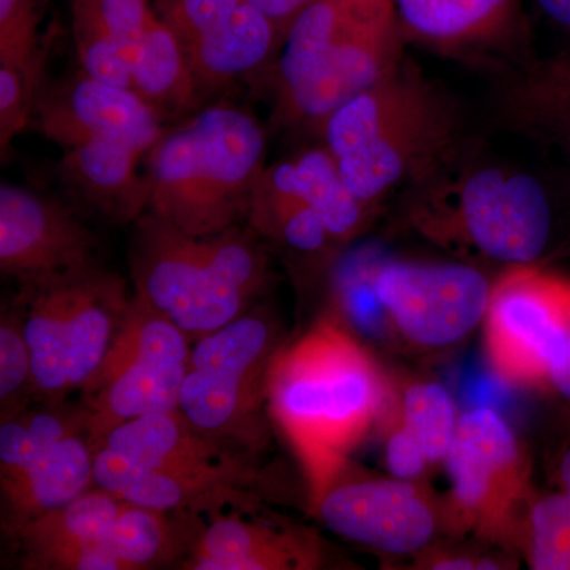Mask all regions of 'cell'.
<instances>
[{
	"mask_svg": "<svg viewBox=\"0 0 570 570\" xmlns=\"http://www.w3.org/2000/svg\"><path fill=\"white\" fill-rule=\"evenodd\" d=\"M32 393V360L26 337L24 313H2L0 321V400L2 422L11 407L20 409V397Z\"/></svg>",
	"mask_w": 570,
	"mask_h": 570,
	"instance_id": "obj_32",
	"label": "cell"
},
{
	"mask_svg": "<svg viewBox=\"0 0 570 570\" xmlns=\"http://www.w3.org/2000/svg\"><path fill=\"white\" fill-rule=\"evenodd\" d=\"M534 2L553 24L570 33V0H534Z\"/></svg>",
	"mask_w": 570,
	"mask_h": 570,
	"instance_id": "obj_37",
	"label": "cell"
},
{
	"mask_svg": "<svg viewBox=\"0 0 570 570\" xmlns=\"http://www.w3.org/2000/svg\"><path fill=\"white\" fill-rule=\"evenodd\" d=\"M137 220L135 292L187 336L198 340L245 316L264 291L265 254L238 228L194 236L153 213Z\"/></svg>",
	"mask_w": 570,
	"mask_h": 570,
	"instance_id": "obj_6",
	"label": "cell"
},
{
	"mask_svg": "<svg viewBox=\"0 0 570 570\" xmlns=\"http://www.w3.org/2000/svg\"><path fill=\"white\" fill-rule=\"evenodd\" d=\"M92 460L88 433L71 434L24 471L0 479L9 530L14 534L29 521L94 489Z\"/></svg>",
	"mask_w": 570,
	"mask_h": 570,
	"instance_id": "obj_19",
	"label": "cell"
},
{
	"mask_svg": "<svg viewBox=\"0 0 570 570\" xmlns=\"http://www.w3.org/2000/svg\"><path fill=\"white\" fill-rule=\"evenodd\" d=\"M411 189V223L455 253L531 265L553 238L549 190L527 171L463 160L459 154Z\"/></svg>",
	"mask_w": 570,
	"mask_h": 570,
	"instance_id": "obj_4",
	"label": "cell"
},
{
	"mask_svg": "<svg viewBox=\"0 0 570 570\" xmlns=\"http://www.w3.org/2000/svg\"><path fill=\"white\" fill-rule=\"evenodd\" d=\"M264 160L265 134L254 116L228 105L206 108L149 151V208L186 234H220L249 213Z\"/></svg>",
	"mask_w": 570,
	"mask_h": 570,
	"instance_id": "obj_5",
	"label": "cell"
},
{
	"mask_svg": "<svg viewBox=\"0 0 570 570\" xmlns=\"http://www.w3.org/2000/svg\"><path fill=\"white\" fill-rule=\"evenodd\" d=\"M428 461L417 439L412 436L406 426L401 425L389 439L387 466L393 478L414 480L425 471Z\"/></svg>",
	"mask_w": 570,
	"mask_h": 570,
	"instance_id": "obj_36",
	"label": "cell"
},
{
	"mask_svg": "<svg viewBox=\"0 0 570 570\" xmlns=\"http://www.w3.org/2000/svg\"><path fill=\"white\" fill-rule=\"evenodd\" d=\"M459 419L449 390L436 382L411 385L404 393L403 426L417 439L430 463L448 459Z\"/></svg>",
	"mask_w": 570,
	"mask_h": 570,
	"instance_id": "obj_29",
	"label": "cell"
},
{
	"mask_svg": "<svg viewBox=\"0 0 570 570\" xmlns=\"http://www.w3.org/2000/svg\"><path fill=\"white\" fill-rule=\"evenodd\" d=\"M374 294L401 335L422 347L463 340L485 318L491 284L466 264L385 261L374 266Z\"/></svg>",
	"mask_w": 570,
	"mask_h": 570,
	"instance_id": "obj_10",
	"label": "cell"
},
{
	"mask_svg": "<svg viewBox=\"0 0 570 570\" xmlns=\"http://www.w3.org/2000/svg\"><path fill=\"white\" fill-rule=\"evenodd\" d=\"M404 36L444 51L487 48L515 22L517 0H395Z\"/></svg>",
	"mask_w": 570,
	"mask_h": 570,
	"instance_id": "obj_20",
	"label": "cell"
},
{
	"mask_svg": "<svg viewBox=\"0 0 570 570\" xmlns=\"http://www.w3.org/2000/svg\"><path fill=\"white\" fill-rule=\"evenodd\" d=\"M62 149L63 175L108 216L129 223L148 208L151 184L138 175L146 154L140 148L116 138L82 137Z\"/></svg>",
	"mask_w": 570,
	"mask_h": 570,
	"instance_id": "obj_16",
	"label": "cell"
},
{
	"mask_svg": "<svg viewBox=\"0 0 570 570\" xmlns=\"http://www.w3.org/2000/svg\"><path fill=\"white\" fill-rule=\"evenodd\" d=\"M132 62L146 29L156 20L149 0H86Z\"/></svg>",
	"mask_w": 570,
	"mask_h": 570,
	"instance_id": "obj_34",
	"label": "cell"
},
{
	"mask_svg": "<svg viewBox=\"0 0 570 570\" xmlns=\"http://www.w3.org/2000/svg\"><path fill=\"white\" fill-rule=\"evenodd\" d=\"M73 277L29 287L32 294L24 311V328L31 348L32 393L48 403H61L70 393L67 311Z\"/></svg>",
	"mask_w": 570,
	"mask_h": 570,
	"instance_id": "obj_25",
	"label": "cell"
},
{
	"mask_svg": "<svg viewBox=\"0 0 570 570\" xmlns=\"http://www.w3.org/2000/svg\"><path fill=\"white\" fill-rule=\"evenodd\" d=\"M40 127L56 145L82 137L130 142L149 154L164 135L163 119L134 89L82 73L39 104Z\"/></svg>",
	"mask_w": 570,
	"mask_h": 570,
	"instance_id": "obj_14",
	"label": "cell"
},
{
	"mask_svg": "<svg viewBox=\"0 0 570 570\" xmlns=\"http://www.w3.org/2000/svg\"><path fill=\"white\" fill-rule=\"evenodd\" d=\"M431 569L441 570H472V569H499L491 561L471 560L468 557H452V554H444V557H436L430 561Z\"/></svg>",
	"mask_w": 570,
	"mask_h": 570,
	"instance_id": "obj_38",
	"label": "cell"
},
{
	"mask_svg": "<svg viewBox=\"0 0 570 570\" xmlns=\"http://www.w3.org/2000/svg\"><path fill=\"white\" fill-rule=\"evenodd\" d=\"M330 531L387 553L423 550L436 532L433 505L411 482L366 479L333 483L317 502Z\"/></svg>",
	"mask_w": 570,
	"mask_h": 570,
	"instance_id": "obj_13",
	"label": "cell"
},
{
	"mask_svg": "<svg viewBox=\"0 0 570 570\" xmlns=\"http://www.w3.org/2000/svg\"><path fill=\"white\" fill-rule=\"evenodd\" d=\"M247 2L253 3V2H254V0H247Z\"/></svg>",
	"mask_w": 570,
	"mask_h": 570,
	"instance_id": "obj_42",
	"label": "cell"
},
{
	"mask_svg": "<svg viewBox=\"0 0 570 570\" xmlns=\"http://www.w3.org/2000/svg\"><path fill=\"white\" fill-rule=\"evenodd\" d=\"M132 89L160 119L193 107L198 86L181 41L159 17L146 29L132 62Z\"/></svg>",
	"mask_w": 570,
	"mask_h": 570,
	"instance_id": "obj_26",
	"label": "cell"
},
{
	"mask_svg": "<svg viewBox=\"0 0 570 570\" xmlns=\"http://www.w3.org/2000/svg\"><path fill=\"white\" fill-rule=\"evenodd\" d=\"M550 382L553 384V387L560 392V395L566 397L570 403V336L568 346H566L564 352H562L560 362L553 367Z\"/></svg>",
	"mask_w": 570,
	"mask_h": 570,
	"instance_id": "obj_39",
	"label": "cell"
},
{
	"mask_svg": "<svg viewBox=\"0 0 570 570\" xmlns=\"http://www.w3.org/2000/svg\"><path fill=\"white\" fill-rule=\"evenodd\" d=\"M96 238L61 204L2 183L0 186V272L36 285L92 269Z\"/></svg>",
	"mask_w": 570,
	"mask_h": 570,
	"instance_id": "obj_11",
	"label": "cell"
},
{
	"mask_svg": "<svg viewBox=\"0 0 570 570\" xmlns=\"http://www.w3.org/2000/svg\"><path fill=\"white\" fill-rule=\"evenodd\" d=\"M558 483H560V490L568 491L570 493V439L568 445H566L564 452H562L560 463H558Z\"/></svg>",
	"mask_w": 570,
	"mask_h": 570,
	"instance_id": "obj_40",
	"label": "cell"
},
{
	"mask_svg": "<svg viewBox=\"0 0 570 570\" xmlns=\"http://www.w3.org/2000/svg\"><path fill=\"white\" fill-rule=\"evenodd\" d=\"M86 423L85 407L66 411L61 403L6 420L0 426V479L24 471L62 439L88 433Z\"/></svg>",
	"mask_w": 570,
	"mask_h": 570,
	"instance_id": "obj_28",
	"label": "cell"
},
{
	"mask_svg": "<svg viewBox=\"0 0 570 570\" xmlns=\"http://www.w3.org/2000/svg\"><path fill=\"white\" fill-rule=\"evenodd\" d=\"M142 508L122 501L107 543L126 570L164 564L183 553L184 513Z\"/></svg>",
	"mask_w": 570,
	"mask_h": 570,
	"instance_id": "obj_27",
	"label": "cell"
},
{
	"mask_svg": "<svg viewBox=\"0 0 570 570\" xmlns=\"http://www.w3.org/2000/svg\"><path fill=\"white\" fill-rule=\"evenodd\" d=\"M121 505V499L94 487L69 504L29 521L14 532L24 550V568L59 570L75 551L105 542Z\"/></svg>",
	"mask_w": 570,
	"mask_h": 570,
	"instance_id": "obj_23",
	"label": "cell"
},
{
	"mask_svg": "<svg viewBox=\"0 0 570 570\" xmlns=\"http://www.w3.org/2000/svg\"><path fill=\"white\" fill-rule=\"evenodd\" d=\"M569 197H570V181H569Z\"/></svg>",
	"mask_w": 570,
	"mask_h": 570,
	"instance_id": "obj_43",
	"label": "cell"
},
{
	"mask_svg": "<svg viewBox=\"0 0 570 570\" xmlns=\"http://www.w3.org/2000/svg\"><path fill=\"white\" fill-rule=\"evenodd\" d=\"M243 2L245 0H156V13L187 50L223 28Z\"/></svg>",
	"mask_w": 570,
	"mask_h": 570,
	"instance_id": "obj_33",
	"label": "cell"
},
{
	"mask_svg": "<svg viewBox=\"0 0 570 570\" xmlns=\"http://www.w3.org/2000/svg\"><path fill=\"white\" fill-rule=\"evenodd\" d=\"M277 41L283 37L276 26L245 0L223 28L184 51L198 88H209L261 67Z\"/></svg>",
	"mask_w": 570,
	"mask_h": 570,
	"instance_id": "obj_24",
	"label": "cell"
},
{
	"mask_svg": "<svg viewBox=\"0 0 570 570\" xmlns=\"http://www.w3.org/2000/svg\"><path fill=\"white\" fill-rule=\"evenodd\" d=\"M272 326L261 316H242L198 337L179 395V411L209 436L249 445L255 414L266 400V377L275 356Z\"/></svg>",
	"mask_w": 570,
	"mask_h": 570,
	"instance_id": "obj_8",
	"label": "cell"
},
{
	"mask_svg": "<svg viewBox=\"0 0 570 570\" xmlns=\"http://www.w3.org/2000/svg\"><path fill=\"white\" fill-rule=\"evenodd\" d=\"M487 352L498 376L550 381L570 336V279L534 264L515 265L491 285Z\"/></svg>",
	"mask_w": 570,
	"mask_h": 570,
	"instance_id": "obj_9",
	"label": "cell"
},
{
	"mask_svg": "<svg viewBox=\"0 0 570 570\" xmlns=\"http://www.w3.org/2000/svg\"><path fill=\"white\" fill-rule=\"evenodd\" d=\"M530 564L535 570H570V493L547 494L531 505Z\"/></svg>",
	"mask_w": 570,
	"mask_h": 570,
	"instance_id": "obj_31",
	"label": "cell"
},
{
	"mask_svg": "<svg viewBox=\"0 0 570 570\" xmlns=\"http://www.w3.org/2000/svg\"><path fill=\"white\" fill-rule=\"evenodd\" d=\"M33 99L20 71L0 66V148L2 156L11 141L26 129Z\"/></svg>",
	"mask_w": 570,
	"mask_h": 570,
	"instance_id": "obj_35",
	"label": "cell"
},
{
	"mask_svg": "<svg viewBox=\"0 0 570 570\" xmlns=\"http://www.w3.org/2000/svg\"><path fill=\"white\" fill-rule=\"evenodd\" d=\"M317 551L309 540L242 519L217 515L198 531L187 569L291 570L313 569Z\"/></svg>",
	"mask_w": 570,
	"mask_h": 570,
	"instance_id": "obj_17",
	"label": "cell"
},
{
	"mask_svg": "<svg viewBox=\"0 0 570 570\" xmlns=\"http://www.w3.org/2000/svg\"><path fill=\"white\" fill-rule=\"evenodd\" d=\"M502 121L570 163V51L524 63L502 89Z\"/></svg>",
	"mask_w": 570,
	"mask_h": 570,
	"instance_id": "obj_18",
	"label": "cell"
},
{
	"mask_svg": "<svg viewBox=\"0 0 570 570\" xmlns=\"http://www.w3.org/2000/svg\"><path fill=\"white\" fill-rule=\"evenodd\" d=\"M99 448L116 450L132 466L146 471L193 472L245 464L225 450L219 439L194 426L181 411L129 420L110 431Z\"/></svg>",
	"mask_w": 570,
	"mask_h": 570,
	"instance_id": "obj_15",
	"label": "cell"
},
{
	"mask_svg": "<svg viewBox=\"0 0 570 570\" xmlns=\"http://www.w3.org/2000/svg\"><path fill=\"white\" fill-rule=\"evenodd\" d=\"M354 7L395 6V0H343Z\"/></svg>",
	"mask_w": 570,
	"mask_h": 570,
	"instance_id": "obj_41",
	"label": "cell"
},
{
	"mask_svg": "<svg viewBox=\"0 0 570 570\" xmlns=\"http://www.w3.org/2000/svg\"><path fill=\"white\" fill-rule=\"evenodd\" d=\"M130 299L118 277L89 269L71 279L67 311V379L81 390L104 362Z\"/></svg>",
	"mask_w": 570,
	"mask_h": 570,
	"instance_id": "obj_21",
	"label": "cell"
},
{
	"mask_svg": "<svg viewBox=\"0 0 570 570\" xmlns=\"http://www.w3.org/2000/svg\"><path fill=\"white\" fill-rule=\"evenodd\" d=\"M190 337L135 292L104 362L80 392L94 452L116 426L179 411Z\"/></svg>",
	"mask_w": 570,
	"mask_h": 570,
	"instance_id": "obj_7",
	"label": "cell"
},
{
	"mask_svg": "<svg viewBox=\"0 0 570 570\" xmlns=\"http://www.w3.org/2000/svg\"><path fill=\"white\" fill-rule=\"evenodd\" d=\"M395 6L314 0L283 37L276 66V116L322 129L355 96L403 62Z\"/></svg>",
	"mask_w": 570,
	"mask_h": 570,
	"instance_id": "obj_3",
	"label": "cell"
},
{
	"mask_svg": "<svg viewBox=\"0 0 570 570\" xmlns=\"http://www.w3.org/2000/svg\"><path fill=\"white\" fill-rule=\"evenodd\" d=\"M321 130L351 193L373 206L459 156L463 119L448 92L403 61L337 108Z\"/></svg>",
	"mask_w": 570,
	"mask_h": 570,
	"instance_id": "obj_2",
	"label": "cell"
},
{
	"mask_svg": "<svg viewBox=\"0 0 570 570\" xmlns=\"http://www.w3.org/2000/svg\"><path fill=\"white\" fill-rule=\"evenodd\" d=\"M261 179L309 205L335 243L351 242L366 223L370 205L351 193L325 146L265 168Z\"/></svg>",
	"mask_w": 570,
	"mask_h": 570,
	"instance_id": "obj_22",
	"label": "cell"
},
{
	"mask_svg": "<svg viewBox=\"0 0 570 570\" xmlns=\"http://www.w3.org/2000/svg\"><path fill=\"white\" fill-rule=\"evenodd\" d=\"M445 463L461 515L485 530L504 523L527 489V463L519 441L490 407L460 415Z\"/></svg>",
	"mask_w": 570,
	"mask_h": 570,
	"instance_id": "obj_12",
	"label": "cell"
},
{
	"mask_svg": "<svg viewBox=\"0 0 570 570\" xmlns=\"http://www.w3.org/2000/svg\"><path fill=\"white\" fill-rule=\"evenodd\" d=\"M266 400L305 468L316 508L381 411L377 367L343 326L325 321L273 356Z\"/></svg>",
	"mask_w": 570,
	"mask_h": 570,
	"instance_id": "obj_1",
	"label": "cell"
},
{
	"mask_svg": "<svg viewBox=\"0 0 570 570\" xmlns=\"http://www.w3.org/2000/svg\"><path fill=\"white\" fill-rule=\"evenodd\" d=\"M71 17L82 73L107 85L132 89L130 62L99 14L86 0H71Z\"/></svg>",
	"mask_w": 570,
	"mask_h": 570,
	"instance_id": "obj_30",
	"label": "cell"
}]
</instances>
